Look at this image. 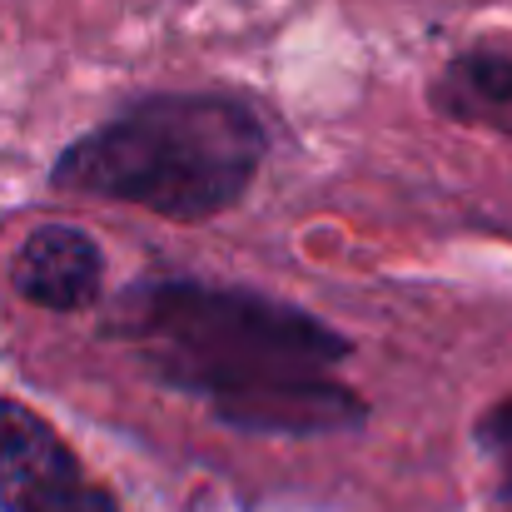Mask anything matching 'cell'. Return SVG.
<instances>
[{
    "label": "cell",
    "mask_w": 512,
    "mask_h": 512,
    "mask_svg": "<svg viewBox=\"0 0 512 512\" xmlns=\"http://www.w3.org/2000/svg\"><path fill=\"white\" fill-rule=\"evenodd\" d=\"M165 388L204 398L219 423L244 433L314 438L368 418V403L339 378L353 353L334 324L209 279L135 284L105 324Z\"/></svg>",
    "instance_id": "cell-1"
},
{
    "label": "cell",
    "mask_w": 512,
    "mask_h": 512,
    "mask_svg": "<svg viewBox=\"0 0 512 512\" xmlns=\"http://www.w3.org/2000/svg\"><path fill=\"white\" fill-rule=\"evenodd\" d=\"M264 155L269 130L249 100L214 90L145 95L80 135L55 160L50 184L85 199L135 204L174 224H199L249 194Z\"/></svg>",
    "instance_id": "cell-2"
},
{
    "label": "cell",
    "mask_w": 512,
    "mask_h": 512,
    "mask_svg": "<svg viewBox=\"0 0 512 512\" xmlns=\"http://www.w3.org/2000/svg\"><path fill=\"white\" fill-rule=\"evenodd\" d=\"M0 512H120V503L25 398H0Z\"/></svg>",
    "instance_id": "cell-3"
},
{
    "label": "cell",
    "mask_w": 512,
    "mask_h": 512,
    "mask_svg": "<svg viewBox=\"0 0 512 512\" xmlns=\"http://www.w3.org/2000/svg\"><path fill=\"white\" fill-rule=\"evenodd\" d=\"M10 289L50 314H80L105 289V254L75 224H35L10 254Z\"/></svg>",
    "instance_id": "cell-4"
},
{
    "label": "cell",
    "mask_w": 512,
    "mask_h": 512,
    "mask_svg": "<svg viewBox=\"0 0 512 512\" xmlns=\"http://www.w3.org/2000/svg\"><path fill=\"white\" fill-rule=\"evenodd\" d=\"M433 105L473 130H493L512 140V60L508 55H458L438 80H433Z\"/></svg>",
    "instance_id": "cell-5"
},
{
    "label": "cell",
    "mask_w": 512,
    "mask_h": 512,
    "mask_svg": "<svg viewBox=\"0 0 512 512\" xmlns=\"http://www.w3.org/2000/svg\"><path fill=\"white\" fill-rule=\"evenodd\" d=\"M478 438H483V453H488L493 468H498L503 493L512 498V398L508 403H498V408L478 423Z\"/></svg>",
    "instance_id": "cell-6"
}]
</instances>
